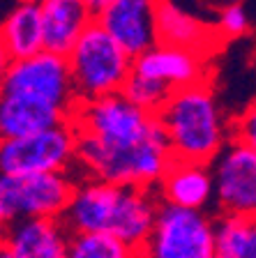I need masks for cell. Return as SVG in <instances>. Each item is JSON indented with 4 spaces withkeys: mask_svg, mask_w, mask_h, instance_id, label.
<instances>
[{
    "mask_svg": "<svg viewBox=\"0 0 256 258\" xmlns=\"http://www.w3.org/2000/svg\"><path fill=\"white\" fill-rule=\"evenodd\" d=\"M143 258H217L215 251V215L162 203Z\"/></svg>",
    "mask_w": 256,
    "mask_h": 258,
    "instance_id": "5",
    "label": "cell"
},
{
    "mask_svg": "<svg viewBox=\"0 0 256 258\" xmlns=\"http://www.w3.org/2000/svg\"><path fill=\"white\" fill-rule=\"evenodd\" d=\"M231 139L240 141L256 150V99L249 102L238 115L231 118Z\"/></svg>",
    "mask_w": 256,
    "mask_h": 258,
    "instance_id": "23",
    "label": "cell"
},
{
    "mask_svg": "<svg viewBox=\"0 0 256 258\" xmlns=\"http://www.w3.org/2000/svg\"><path fill=\"white\" fill-rule=\"evenodd\" d=\"M72 122L83 177L155 189L173 161L157 113L136 106L125 92L79 102Z\"/></svg>",
    "mask_w": 256,
    "mask_h": 258,
    "instance_id": "1",
    "label": "cell"
},
{
    "mask_svg": "<svg viewBox=\"0 0 256 258\" xmlns=\"http://www.w3.org/2000/svg\"><path fill=\"white\" fill-rule=\"evenodd\" d=\"M157 120L173 159L213 164L231 141V120L219 106L210 79L176 88L157 111Z\"/></svg>",
    "mask_w": 256,
    "mask_h": 258,
    "instance_id": "2",
    "label": "cell"
},
{
    "mask_svg": "<svg viewBox=\"0 0 256 258\" xmlns=\"http://www.w3.org/2000/svg\"><path fill=\"white\" fill-rule=\"evenodd\" d=\"M134 253L111 233H74L67 258H132Z\"/></svg>",
    "mask_w": 256,
    "mask_h": 258,
    "instance_id": "20",
    "label": "cell"
},
{
    "mask_svg": "<svg viewBox=\"0 0 256 258\" xmlns=\"http://www.w3.org/2000/svg\"><path fill=\"white\" fill-rule=\"evenodd\" d=\"M162 203L192 210H208L215 203L213 166L203 161L173 159L155 187Z\"/></svg>",
    "mask_w": 256,
    "mask_h": 258,
    "instance_id": "13",
    "label": "cell"
},
{
    "mask_svg": "<svg viewBox=\"0 0 256 258\" xmlns=\"http://www.w3.org/2000/svg\"><path fill=\"white\" fill-rule=\"evenodd\" d=\"M123 92L136 104V106L157 113L162 106H164L166 99L171 97L173 88H171L169 83H164V81H160V79H152V76L139 74V72L132 70V74H129Z\"/></svg>",
    "mask_w": 256,
    "mask_h": 258,
    "instance_id": "21",
    "label": "cell"
},
{
    "mask_svg": "<svg viewBox=\"0 0 256 258\" xmlns=\"http://www.w3.org/2000/svg\"><path fill=\"white\" fill-rule=\"evenodd\" d=\"M72 120V113L37 97L0 92V139L35 134Z\"/></svg>",
    "mask_w": 256,
    "mask_h": 258,
    "instance_id": "15",
    "label": "cell"
},
{
    "mask_svg": "<svg viewBox=\"0 0 256 258\" xmlns=\"http://www.w3.org/2000/svg\"><path fill=\"white\" fill-rule=\"evenodd\" d=\"M95 21L83 0H42L44 48L67 55Z\"/></svg>",
    "mask_w": 256,
    "mask_h": 258,
    "instance_id": "17",
    "label": "cell"
},
{
    "mask_svg": "<svg viewBox=\"0 0 256 258\" xmlns=\"http://www.w3.org/2000/svg\"><path fill=\"white\" fill-rule=\"evenodd\" d=\"M83 3L88 5V10H90L92 14H95V19H97V16H99L101 12H104L109 5H111L113 0H83Z\"/></svg>",
    "mask_w": 256,
    "mask_h": 258,
    "instance_id": "26",
    "label": "cell"
},
{
    "mask_svg": "<svg viewBox=\"0 0 256 258\" xmlns=\"http://www.w3.org/2000/svg\"><path fill=\"white\" fill-rule=\"evenodd\" d=\"M132 258H143V256H141V251H136V253H134Z\"/></svg>",
    "mask_w": 256,
    "mask_h": 258,
    "instance_id": "30",
    "label": "cell"
},
{
    "mask_svg": "<svg viewBox=\"0 0 256 258\" xmlns=\"http://www.w3.org/2000/svg\"><path fill=\"white\" fill-rule=\"evenodd\" d=\"M215 30H217V35L222 37V42H231V39L245 37L247 32L251 30L249 14L245 12V7H242L240 3L224 7V10L217 12V19H215Z\"/></svg>",
    "mask_w": 256,
    "mask_h": 258,
    "instance_id": "22",
    "label": "cell"
},
{
    "mask_svg": "<svg viewBox=\"0 0 256 258\" xmlns=\"http://www.w3.org/2000/svg\"><path fill=\"white\" fill-rule=\"evenodd\" d=\"M208 55L192 51L176 44L157 42L145 53L134 58V72L169 83L173 90L210 79L208 74Z\"/></svg>",
    "mask_w": 256,
    "mask_h": 258,
    "instance_id": "11",
    "label": "cell"
},
{
    "mask_svg": "<svg viewBox=\"0 0 256 258\" xmlns=\"http://www.w3.org/2000/svg\"><path fill=\"white\" fill-rule=\"evenodd\" d=\"M217 258H256V219L240 215H215Z\"/></svg>",
    "mask_w": 256,
    "mask_h": 258,
    "instance_id": "19",
    "label": "cell"
},
{
    "mask_svg": "<svg viewBox=\"0 0 256 258\" xmlns=\"http://www.w3.org/2000/svg\"><path fill=\"white\" fill-rule=\"evenodd\" d=\"M157 26H160V42L192 48L208 58L217 53L219 44H222V37L215 30V23L194 16L192 12L178 7L173 0H160Z\"/></svg>",
    "mask_w": 256,
    "mask_h": 258,
    "instance_id": "16",
    "label": "cell"
},
{
    "mask_svg": "<svg viewBox=\"0 0 256 258\" xmlns=\"http://www.w3.org/2000/svg\"><path fill=\"white\" fill-rule=\"evenodd\" d=\"M0 258H10V251H7V249H5V244L0 247Z\"/></svg>",
    "mask_w": 256,
    "mask_h": 258,
    "instance_id": "28",
    "label": "cell"
},
{
    "mask_svg": "<svg viewBox=\"0 0 256 258\" xmlns=\"http://www.w3.org/2000/svg\"><path fill=\"white\" fill-rule=\"evenodd\" d=\"M160 205L162 201L152 187H127L125 184L116 210H113L109 233L125 242L127 247H132L134 251H141L152 233Z\"/></svg>",
    "mask_w": 256,
    "mask_h": 258,
    "instance_id": "14",
    "label": "cell"
},
{
    "mask_svg": "<svg viewBox=\"0 0 256 258\" xmlns=\"http://www.w3.org/2000/svg\"><path fill=\"white\" fill-rule=\"evenodd\" d=\"M67 60L79 102L123 92L134 70V58L97 23V19L79 37Z\"/></svg>",
    "mask_w": 256,
    "mask_h": 258,
    "instance_id": "3",
    "label": "cell"
},
{
    "mask_svg": "<svg viewBox=\"0 0 256 258\" xmlns=\"http://www.w3.org/2000/svg\"><path fill=\"white\" fill-rule=\"evenodd\" d=\"M125 184H113L97 177H81L74 187L63 217L70 233H109L113 210Z\"/></svg>",
    "mask_w": 256,
    "mask_h": 258,
    "instance_id": "10",
    "label": "cell"
},
{
    "mask_svg": "<svg viewBox=\"0 0 256 258\" xmlns=\"http://www.w3.org/2000/svg\"><path fill=\"white\" fill-rule=\"evenodd\" d=\"M0 92L37 97V99L56 104L70 113H74L76 104H79L67 55L46 51V48H42L35 55H28V58L12 60Z\"/></svg>",
    "mask_w": 256,
    "mask_h": 258,
    "instance_id": "7",
    "label": "cell"
},
{
    "mask_svg": "<svg viewBox=\"0 0 256 258\" xmlns=\"http://www.w3.org/2000/svg\"><path fill=\"white\" fill-rule=\"evenodd\" d=\"M10 64H12V55H10V51L5 48V44L0 42V88H3V81H5V76H7Z\"/></svg>",
    "mask_w": 256,
    "mask_h": 258,
    "instance_id": "24",
    "label": "cell"
},
{
    "mask_svg": "<svg viewBox=\"0 0 256 258\" xmlns=\"http://www.w3.org/2000/svg\"><path fill=\"white\" fill-rule=\"evenodd\" d=\"M76 182L72 171L0 173V221L10 226L30 217H63Z\"/></svg>",
    "mask_w": 256,
    "mask_h": 258,
    "instance_id": "4",
    "label": "cell"
},
{
    "mask_svg": "<svg viewBox=\"0 0 256 258\" xmlns=\"http://www.w3.org/2000/svg\"><path fill=\"white\" fill-rule=\"evenodd\" d=\"M7 231H10V226H7L5 221H0V247H3L7 240Z\"/></svg>",
    "mask_w": 256,
    "mask_h": 258,
    "instance_id": "27",
    "label": "cell"
},
{
    "mask_svg": "<svg viewBox=\"0 0 256 258\" xmlns=\"http://www.w3.org/2000/svg\"><path fill=\"white\" fill-rule=\"evenodd\" d=\"M215 205L217 212L256 219V150L231 139L215 157Z\"/></svg>",
    "mask_w": 256,
    "mask_h": 258,
    "instance_id": "8",
    "label": "cell"
},
{
    "mask_svg": "<svg viewBox=\"0 0 256 258\" xmlns=\"http://www.w3.org/2000/svg\"><path fill=\"white\" fill-rule=\"evenodd\" d=\"M76 124L72 120L35 134L0 139V173L72 171L76 166Z\"/></svg>",
    "mask_w": 256,
    "mask_h": 258,
    "instance_id": "6",
    "label": "cell"
},
{
    "mask_svg": "<svg viewBox=\"0 0 256 258\" xmlns=\"http://www.w3.org/2000/svg\"><path fill=\"white\" fill-rule=\"evenodd\" d=\"M0 42L10 51L12 60L39 53L44 48L42 3H16L0 19Z\"/></svg>",
    "mask_w": 256,
    "mask_h": 258,
    "instance_id": "18",
    "label": "cell"
},
{
    "mask_svg": "<svg viewBox=\"0 0 256 258\" xmlns=\"http://www.w3.org/2000/svg\"><path fill=\"white\" fill-rule=\"evenodd\" d=\"M72 233L60 217H30L10 224V258H67Z\"/></svg>",
    "mask_w": 256,
    "mask_h": 258,
    "instance_id": "12",
    "label": "cell"
},
{
    "mask_svg": "<svg viewBox=\"0 0 256 258\" xmlns=\"http://www.w3.org/2000/svg\"><path fill=\"white\" fill-rule=\"evenodd\" d=\"M206 10H213V12H219V10H224V7L229 5H235V3H240V0H198Z\"/></svg>",
    "mask_w": 256,
    "mask_h": 258,
    "instance_id": "25",
    "label": "cell"
},
{
    "mask_svg": "<svg viewBox=\"0 0 256 258\" xmlns=\"http://www.w3.org/2000/svg\"><path fill=\"white\" fill-rule=\"evenodd\" d=\"M157 14L160 0H113L97 16V23L132 58H136L160 42Z\"/></svg>",
    "mask_w": 256,
    "mask_h": 258,
    "instance_id": "9",
    "label": "cell"
},
{
    "mask_svg": "<svg viewBox=\"0 0 256 258\" xmlns=\"http://www.w3.org/2000/svg\"><path fill=\"white\" fill-rule=\"evenodd\" d=\"M16 3H42V0H16Z\"/></svg>",
    "mask_w": 256,
    "mask_h": 258,
    "instance_id": "29",
    "label": "cell"
}]
</instances>
